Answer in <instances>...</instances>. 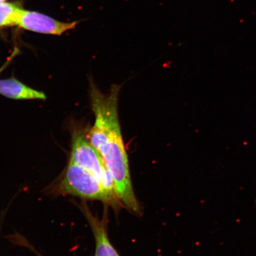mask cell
Masks as SVG:
<instances>
[{
    "mask_svg": "<svg viewBox=\"0 0 256 256\" xmlns=\"http://www.w3.org/2000/svg\"><path fill=\"white\" fill-rule=\"evenodd\" d=\"M120 90V86L114 85L108 94H104L90 82V102L95 121L88 138L114 178L123 177L130 170L118 114Z\"/></svg>",
    "mask_w": 256,
    "mask_h": 256,
    "instance_id": "cell-1",
    "label": "cell"
},
{
    "mask_svg": "<svg viewBox=\"0 0 256 256\" xmlns=\"http://www.w3.org/2000/svg\"><path fill=\"white\" fill-rule=\"evenodd\" d=\"M56 191L60 194L100 200L114 206H116L120 201L90 172L70 161L57 185Z\"/></svg>",
    "mask_w": 256,
    "mask_h": 256,
    "instance_id": "cell-2",
    "label": "cell"
},
{
    "mask_svg": "<svg viewBox=\"0 0 256 256\" xmlns=\"http://www.w3.org/2000/svg\"><path fill=\"white\" fill-rule=\"evenodd\" d=\"M70 161L90 172L111 194L116 196L113 181L103 159L90 142L88 134L82 130H76L72 133Z\"/></svg>",
    "mask_w": 256,
    "mask_h": 256,
    "instance_id": "cell-3",
    "label": "cell"
},
{
    "mask_svg": "<svg viewBox=\"0 0 256 256\" xmlns=\"http://www.w3.org/2000/svg\"><path fill=\"white\" fill-rule=\"evenodd\" d=\"M80 22L64 23L55 20L39 12L20 10L16 25L24 30L44 34L60 35L73 30Z\"/></svg>",
    "mask_w": 256,
    "mask_h": 256,
    "instance_id": "cell-4",
    "label": "cell"
},
{
    "mask_svg": "<svg viewBox=\"0 0 256 256\" xmlns=\"http://www.w3.org/2000/svg\"><path fill=\"white\" fill-rule=\"evenodd\" d=\"M82 209L94 236V256H120L108 239L104 220H100L95 217L85 206Z\"/></svg>",
    "mask_w": 256,
    "mask_h": 256,
    "instance_id": "cell-5",
    "label": "cell"
},
{
    "mask_svg": "<svg viewBox=\"0 0 256 256\" xmlns=\"http://www.w3.org/2000/svg\"><path fill=\"white\" fill-rule=\"evenodd\" d=\"M0 94L16 100L46 99L43 92L32 88L16 78L0 80Z\"/></svg>",
    "mask_w": 256,
    "mask_h": 256,
    "instance_id": "cell-6",
    "label": "cell"
},
{
    "mask_svg": "<svg viewBox=\"0 0 256 256\" xmlns=\"http://www.w3.org/2000/svg\"><path fill=\"white\" fill-rule=\"evenodd\" d=\"M20 10L14 3L0 2V27L16 25Z\"/></svg>",
    "mask_w": 256,
    "mask_h": 256,
    "instance_id": "cell-7",
    "label": "cell"
},
{
    "mask_svg": "<svg viewBox=\"0 0 256 256\" xmlns=\"http://www.w3.org/2000/svg\"><path fill=\"white\" fill-rule=\"evenodd\" d=\"M14 56H11L10 58V59L8 60V62H6L4 64V65H3L2 66L1 68H0V73H1V72L3 71V70H4L6 68V67H7V66L9 65L10 63V62H11V60H12V58H14Z\"/></svg>",
    "mask_w": 256,
    "mask_h": 256,
    "instance_id": "cell-8",
    "label": "cell"
},
{
    "mask_svg": "<svg viewBox=\"0 0 256 256\" xmlns=\"http://www.w3.org/2000/svg\"><path fill=\"white\" fill-rule=\"evenodd\" d=\"M4 0H0V2H2Z\"/></svg>",
    "mask_w": 256,
    "mask_h": 256,
    "instance_id": "cell-9",
    "label": "cell"
},
{
    "mask_svg": "<svg viewBox=\"0 0 256 256\" xmlns=\"http://www.w3.org/2000/svg\"></svg>",
    "mask_w": 256,
    "mask_h": 256,
    "instance_id": "cell-10",
    "label": "cell"
}]
</instances>
